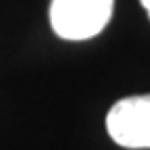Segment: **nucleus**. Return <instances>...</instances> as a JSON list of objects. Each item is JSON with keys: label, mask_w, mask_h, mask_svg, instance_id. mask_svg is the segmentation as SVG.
Segmentation results:
<instances>
[{"label": "nucleus", "mask_w": 150, "mask_h": 150, "mask_svg": "<svg viewBox=\"0 0 150 150\" xmlns=\"http://www.w3.org/2000/svg\"><path fill=\"white\" fill-rule=\"evenodd\" d=\"M112 0H52L50 25L63 40H88L110 21Z\"/></svg>", "instance_id": "1"}, {"label": "nucleus", "mask_w": 150, "mask_h": 150, "mask_svg": "<svg viewBox=\"0 0 150 150\" xmlns=\"http://www.w3.org/2000/svg\"><path fill=\"white\" fill-rule=\"evenodd\" d=\"M106 129L123 148H150V94L115 102L106 115Z\"/></svg>", "instance_id": "2"}, {"label": "nucleus", "mask_w": 150, "mask_h": 150, "mask_svg": "<svg viewBox=\"0 0 150 150\" xmlns=\"http://www.w3.org/2000/svg\"><path fill=\"white\" fill-rule=\"evenodd\" d=\"M142 6L148 11V17H150V0H142Z\"/></svg>", "instance_id": "3"}]
</instances>
